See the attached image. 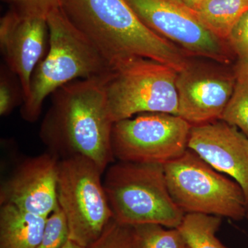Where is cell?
<instances>
[{"label": "cell", "instance_id": "obj_17", "mask_svg": "<svg viewBox=\"0 0 248 248\" xmlns=\"http://www.w3.org/2000/svg\"><path fill=\"white\" fill-rule=\"evenodd\" d=\"M234 91L221 120L236 127L248 138V68L238 66Z\"/></svg>", "mask_w": 248, "mask_h": 248}, {"label": "cell", "instance_id": "obj_11", "mask_svg": "<svg viewBox=\"0 0 248 248\" xmlns=\"http://www.w3.org/2000/svg\"><path fill=\"white\" fill-rule=\"evenodd\" d=\"M47 44H49V31L46 17L24 14L12 8L1 18V54L5 64L22 84L24 101L29 94L32 73L46 54Z\"/></svg>", "mask_w": 248, "mask_h": 248}, {"label": "cell", "instance_id": "obj_23", "mask_svg": "<svg viewBox=\"0 0 248 248\" xmlns=\"http://www.w3.org/2000/svg\"><path fill=\"white\" fill-rule=\"evenodd\" d=\"M14 9L24 14L47 17L49 13L60 6V0H6Z\"/></svg>", "mask_w": 248, "mask_h": 248}, {"label": "cell", "instance_id": "obj_5", "mask_svg": "<svg viewBox=\"0 0 248 248\" xmlns=\"http://www.w3.org/2000/svg\"><path fill=\"white\" fill-rule=\"evenodd\" d=\"M164 169L171 197L184 213L215 215L234 221L246 217L241 186L190 148L164 164Z\"/></svg>", "mask_w": 248, "mask_h": 248}, {"label": "cell", "instance_id": "obj_21", "mask_svg": "<svg viewBox=\"0 0 248 248\" xmlns=\"http://www.w3.org/2000/svg\"><path fill=\"white\" fill-rule=\"evenodd\" d=\"M69 239L66 218L58 205L47 217L42 239L36 248H62Z\"/></svg>", "mask_w": 248, "mask_h": 248}, {"label": "cell", "instance_id": "obj_8", "mask_svg": "<svg viewBox=\"0 0 248 248\" xmlns=\"http://www.w3.org/2000/svg\"><path fill=\"white\" fill-rule=\"evenodd\" d=\"M192 125L179 115L139 114L113 124L111 147L115 160L164 165L188 148Z\"/></svg>", "mask_w": 248, "mask_h": 248}, {"label": "cell", "instance_id": "obj_14", "mask_svg": "<svg viewBox=\"0 0 248 248\" xmlns=\"http://www.w3.org/2000/svg\"><path fill=\"white\" fill-rule=\"evenodd\" d=\"M47 217L28 213L9 204L0 208V248H36Z\"/></svg>", "mask_w": 248, "mask_h": 248}, {"label": "cell", "instance_id": "obj_22", "mask_svg": "<svg viewBox=\"0 0 248 248\" xmlns=\"http://www.w3.org/2000/svg\"><path fill=\"white\" fill-rule=\"evenodd\" d=\"M227 40L239 58L238 66L248 68V11L235 24Z\"/></svg>", "mask_w": 248, "mask_h": 248}, {"label": "cell", "instance_id": "obj_9", "mask_svg": "<svg viewBox=\"0 0 248 248\" xmlns=\"http://www.w3.org/2000/svg\"><path fill=\"white\" fill-rule=\"evenodd\" d=\"M151 30L197 56L226 62L223 40L208 30L197 13L182 0H126Z\"/></svg>", "mask_w": 248, "mask_h": 248}, {"label": "cell", "instance_id": "obj_18", "mask_svg": "<svg viewBox=\"0 0 248 248\" xmlns=\"http://www.w3.org/2000/svg\"><path fill=\"white\" fill-rule=\"evenodd\" d=\"M135 226L140 248H186L184 238L177 228L165 229L155 223H144Z\"/></svg>", "mask_w": 248, "mask_h": 248}, {"label": "cell", "instance_id": "obj_2", "mask_svg": "<svg viewBox=\"0 0 248 248\" xmlns=\"http://www.w3.org/2000/svg\"><path fill=\"white\" fill-rule=\"evenodd\" d=\"M60 8L111 71L135 58L159 62L178 73L189 67L182 50L146 27L126 0H60Z\"/></svg>", "mask_w": 248, "mask_h": 248}, {"label": "cell", "instance_id": "obj_12", "mask_svg": "<svg viewBox=\"0 0 248 248\" xmlns=\"http://www.w3.org/2000/svg\"><path fill=\"white\" fill-rule=\"evenodd\" d=\"M187 147L237 183L248 212V138L223 120L192 125Z\"/></svg>", "mask_w": 248, "mask_h": 248}, {"label": "cell", "instance_id": "obj_4", "mask_svg": "<svg viewBox=\"0 0 248 248\" xmlns=\"http://www.w3.org/2000/svg\"><path fill=\"white\" fill-rule=\"evenodd\" d=\"M104 174L103 184L115 221L130 226H180L186 214L171 197L164 165L118 161Z\"/></svg>", "mask_w": 248, "mask_h": 248}, {"label": "cell", "instance_id": "obj_16", "mask_svg": "<svg viewBox=\"0 0 248 248\" xmlns=\"http://www.w3.org/2000/svg\"><path fill=\"white\" fill-rule=\"evenodd\" d=\"M221 223V217L189 213L177 229L189 248H228L216 236Z\"/></svg>", "mask_w": 248, "mask_h": 248}, {"label": "cell", "instance_id": "obj_27", "mask_svg": "<svg viewBox=\"0 0 248 248\" xmlns=\"http://www.w3.org/2000/svg\"><path fill=\"white\" fill-rule=\"evenodd\" d=\"M189 248L188 246H187V248Z\"/></svg>", "mask_w": 248, "mask_h": 248}, {"label": "cell", "instance_id": "obj_25", "mask_svg": "<svg viewBox=\"0 0 248 248\" xmlns=\"http://www.w3.org/2000/svg\"><path fill=\"white\" fill-rule=\"evenodd\" d=\"M62 248H86L81 246V245L77 244L75 241H72L69 239L66 243V244L63 246Z\"/></svg>", "mask_w": 248, "mask_h": 248}, {"label": "cell", "instance_id": "obj_6", "mask_svg": "<svg viewBox=\"0 0 248 248\" xmlns=\"http://www.w3.org/2000/svg\"><path fill=\"white\" fill-rule=\"evenodd\" d=\"M95 163L81 156L60 159L58 202L66 217L69 239L86 248L95 242L113 218Z\"/></svg>", "mask_w": 248, "mask_h": 248}, {"label": "cell", "instance_id": "obj_24", "mask_svg": "<svg viewBox=\"0 0 248 248\" xmlns=\"http://www.w3.org/2000/svg\"><path fill=\"white\" fill-rule=\"evenodd\" d=\"M182 1L190 9L195 11L202 3L206 0H182Z\"/></svg>", "mask_w": 248, "mask_h": 248}, {"label": "cell", "instance_id": "obj_3", "mask_svg": "<svg viewBox=\"0 0 248 248\" xmlns=\"http://www.w3.org/2000/svg\"><path fill=\"white\" fill-rule=\"evenodd\" d=\"M46 20L48 50L32 73L29 96L20 109L23 120L29 123L39 120L45 99L63 85L79 79L100 78L112 71L60 6L49 13Z\"/></svg>", "mask_w": 248, "mask_h": 248}, {"label": "cell", "instance_id": "obj_19", "mask_svg": "<svg viewBox=\"0 0 248 248\" xmlns=\"http://www.w3.org/2000/svg\"><path fill=\"white\" fill-rule=\"evenodd\" d=\"M89 248H140L135 226L111 220L104 232Z\"/></svg>", "mask_w": 248, "mask_h": 248}, {"label": "cell", "instance_id": "obj_1", "mask_svg": "<svg viewBox=\"0 0 248 248\" xmlns=\"http://www.w3.org/2000/svg\"><path fill=\"white\" fill-rule=\"evenodd\" d=\"M108 75L75 80L55 91L40 130L48 151L60 159L81 155L103 173L115 160L111 147L114 123L105 89Z\"/></svg>", "mask_w": 248, "mask_h": 248}, {"label": "cell", "instance_id": "obj_26", "mask_svg": "<svg viewBox=\"0 0 248 248\" xmlns=\"http://www.w3.org/2000/svg\"><path fill=\"white\" fill-rule=\"evenodd\" d=\"M246 218H247L248 220V212H247V215H246Z\"/></svg>", "mask_w": 248, "mask_h": 248}, {"label": "cell", "instance_id": "obj_7", "mask_svg": "<svg viewBox=\"0 0 248 248\" xmlns=\"http://www.w3.org/2000/svg\"><path fill=\"white\" fill-rule=\"evenodd\" d=\"M178 73L145 58L128 60L111 71L105 89L113 123L147 112L178 115Z\"/></svg>", "mask_w": 248, "mask_h": 248}, {"label": "cell", "instance_id": "obj_15", "mask_svg": "<svg viewBox=\"0 0 248 248\" xmlns=\"http://www.w3.org/2000/svg\"><path fill=\"white\" fill-rule=\"evenodd\" d=\"M195 11L208 30L221 40H228L235 24L248 11V0H206Z\"/></svg>", "mask_w": 248, "mask_h": 248}, {"label": "cell", "instance_id": "obj_20", "mask_svg": "<svg viewBox=\"0 0 248 248\" xmlns=\"http://www.w3.org/2000/svg\"><path fill=\"white\" fill-rule=\"evenodd\" d=\"M25 99L24 89L16 74L5 63L0 69V115H9Z\"/></svg>", "mask_w": 248, "mask_h": 248}, {"label": "cell", "instance_id": "obj_10", "mask_svg": "<svg viewBox=\"0 0 248 248\" xmlns=\"http://www.w3.org/2000/svg\"><path fill=\"white\" fill-rule=\"evenodd\" d=\"M60 157L50 151L22 161L0 187V205L48 217L58 206Z\"/></svg>", "mask_w": 248, "mask_h": 248}, {"label": "cell", "instance_id": "obj_13", "mask_svg": "<svg viewBox=\"0 0 248 248\" xmlns=\"http://www.w3.org/2000/svg\"><path fill=\"white\" fill-rule=\"evenodd\" d=\"M236 77L190 66L178 73V115L192 125L221 120L234 91Z\"/></svg>", "mask_w": 248, "mask_h": 248}]
</instances>
